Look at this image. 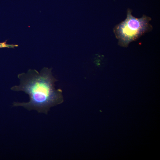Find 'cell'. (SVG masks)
Returning a JSON list of instances; mask_svg holds the SVG:
<instances>
[{
  "label": "cell",
  "instance_id": "cell-1",
  "mask_svg": "<svg viewBox=\"0 0 160 160\" xmlns=\"http://www.w3.org/2000/svg\"><path fill=\"white\" fill-rule=\"evenodd\" d=\"M52 70L44 67L39 72L29 69L26 73L19 74L20 84L11 89L24 92L29 95V100L27 102H14L13 106H21L29 111L35 110L47 114L51 107L62 103V91L55 87L57 80L53 76Z\"/></svg>",
  "mask_w": 160,
  "mask_h": 160
},
{
  "label": "cell",
  "instance_id": "cell-2",
  "mask_svg": "<svg viewBox=\"0 0 160 160\" xmlns=\"http://www.w3.org/2000/svg\"><path fill=\"white\" fill-rule=\"evenodd\" d=\"M132 12L131 9H128L125 19L116 25L113 29L119 44L123 47H127L130 43L150 31L153 28L150 23L151 17L143 15L137 18L133 16Z\"/></svg>",
  "mask_w": 160,
  "mask_h": 160
}]
</instances>
